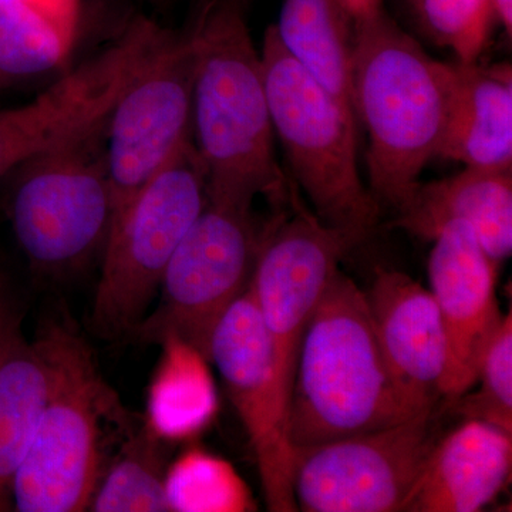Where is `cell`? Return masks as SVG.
Returning a JSON list of instances; mask_svg holds the SVG:
<instances>
[{
	"label": "cell",
	"mask_w": 512,
	"mask_h": 512,
	"mask_svg": "<svg viewBox=\"0 0 512 512\" xmlns=\"http://www.w3.org/2000/svg\"><path fill=\"white\" fill-rule=\"evenodd\" d=\"M450 92L451 64L386 10L356 20L350 99L369 138V190L380 205L396 210L437 157Z\"/></svg>",
	"instance_id": "cell-2"
},
{
	"label": "cell",
	"mask_w": 512,
	"mask_h": 512,
	"mask_svg": "<svg viewBox=\"0 0 512 512\" xmlns=\"http://www.w3.org/2000/svg\"><path fill=\"white\" fill-rule=\"evenodd\" d=\"M25 312L0 281V511L12 507V481L49 397V373Z\"/></svg>",
	"instance_id": "cell-17"
},
{
	"label": "cell",
	"mask_w": 512,
	"mask_h": 512,
	"mask_svg": "<svg viewBox=\"0 0 512 512\" xmlns=\"http://www.w3.org/2000/svg\"><path fill=\"white\" fill-rule=\"evenodd\" d=\"M168 507L175 512H247L256 510L247 483L228 461L191 448L165 474Z\"/></svg>",
	"instance_id": "cell-22"
},
{
	"label": "cell",
	"mask_w": 512,
	"mask_h": 512,
	"mask_svg": "<svg viewBox=\"0 0 512 512\" xmlns=\"http://www.w3.org/2000/svg\"><path fill=\"white\" fill-rule=\"evenodd\" d=\"M208 200L207 173L190 141L113 217L90 326L100 339L131 336L165 269Z\"/></svg>",
	"instance_id": "cell-7"
},
{
	"label": "cell",
	"mask_w": 512,
	"mask_h": 512,
	"mask_svg": "<svg viewBox=\"0 0 512 512\" xmlns=\"http://www.w3.org/2000/svg\"><path fill=\"white\" fill-rule=\"evenodd\" d=\"M511 467V434L467 419L436 441L404 512L484 510L510 481Z\"/></svg>",
	"instance_id": "cell-15"
},
{
	"label": "cell",
	"mask_w": 512,
	"mask_h": 512,
	"mask_svg": "<svg viewBox=\"0 0 512 512\" xmlns=\"http://www.w3.org/2000/svg\"><path fill=\"white\" fill-rule=\"evenodd\" d=\"M366 293L384 359L414 413L439 407L447 339L433 295L412 276L379 268Z\"/></svg>",
	"instance_id": "cell-13"
},
{
	"label": "cell",
	"mask_w": 512,
	"mask_h": 512,
	"mask_svg": "<svg viewBox=\"0 0 512 512\" xmlns=\"http://www.w3.org/2000/svg\"><path fill=\"white\" fill-rule=\"evenodd\" d=\"M187 29L194 47L192 144L207 173L208 198L247 207L258 197L288 202L295 184L276 160L248 0H197Z\"/></svg>",
	"instance_id": "cell-1"
},
{
	"label": "cell",
	"mask_w": 512,
	"mask_h": 512,
	"mask_svg": "<svg viewBox=\"0 0 512 512\" xmlns=\"http://www.w3.org/2000/svg\"><path fill=\"white\" fill-rule=\"evenodd\" d=\"M109 114L5 175L9 224L37 272L66 274L103 251L114 211Z\"/></svg>",
	"instance_id": "cell-6"
},
{
	"label": "cell",
	"mask_w": 512,
	"mask_h": 512,
	"mask_svg": "<svg viewBox=\"0 0 512 512\" xmlns=\"http://www.w3.org/2000/svg\"><path fill=\"white\" fill-rule=\"evenodd\" d=\"M450 64V101L437 157L464 167L512 170L511 64Z\"/></svg>",
	"instance_id": "cell-16"
},
{
	"label": "cell",
	"mask_w": 512,
	"mask_h": 512,
	"mask_svg": "<svg viewBox=\"0 0 512 512\" xmlns=\"http://www.w3.org/2000/svg\"><path fill=\"white\" fill-rule=\"evenodd\" d=\"M210 362L220 370L244 424L261 477L266 507L298 510L293 497V448L288 406L279 393L271 346L251 285L229 306L212 332Z\"/></svg>",
	"instance_id": "cell-11"
},
{
	"label": "cell",
	"mask_w": 512,
	"mask_h": 512,
	"mask_svg": "<svg viewBox=\"0 0 512 512\" xmlns=\"http://www.w3.org/2000/svg\"><path fill=\"white\" fill-rule=\"evenodd\" d=\"M63 121L59 107L47 97L0 110V177L59 140Z\"/></svg>",
	"instance_id": "cell-25"
},
{
	"label": "cell",
	"mask_w": 512,
	"mask_h": 512,
	"mask_svg": "<svg viewBox=\"0 0 512 512\" xmlns=\"http://www.w3.org/2000/svg\"><path fill=\"white\" fill-rule=\"evenodd\" d=\"M353 20L367 18L384 9V0H342Z\"/></svg>",
	"instance_id": "cell-27"
},
{
	"label": "cell",
	"mask_w": 512,
	"mask_h": 512,
	"mask_svg": "<svg viewBox=\"0 0 512 512\" xmlns=\"http://www.w3.org/2000/svg\"><path fill=\"white\" fill-rule=\"evenodd\" d=\"M274 28L286 52L353 114L355 20L342 0H282Z\"/></svg>",
	"instance_id": "cell-18"
},
{
	"label": "cell",
	"mask_w": 512,
	"mask_h": 512,
	"mask_svg": "<svg viewBox=\"0 0 512 512\" xmlns=\"http://www.w3.org/2000/svg\"><path fill=\"white\" fill-rule=\"evenodd\" d=\"M43 13L57 25L73 33H79L82 23L84 0H13Z\"/></svg>",
	"instance_id": "cell-26"
},
{
	"label": "cell",
	"mask_w": 512,
	"mask_h": 512,
	"mask_svg": "<svg viewBox=\"0 0 512 512\" xmlns=\"http://www.w3.org/2000/svg\"><path fill=\"white\" fill-rule=\"evenodd\" d=\"M49 373V397L12 481L20 512L89 510L103 473V427L120 414L92 346L70 323L52 320L35 339Z\"/></svg>",
	"instance_id": "cell-4"
},
{
	"label": "cell",
	"mask_w": 512,
	"mask_h": 512,
	"mask_svg": "<svg viewBox=\"0 0 512 512\" xmlns=\"http://www.w3.org/2000/svg\"><path fill=\"white\" fill-rule=\"evenodd\" d=\"M192 84L190 33L168 30L107 119L113 217L191 140Z\"/></svg>",
	"instance_id": "cell-10"
},
{
	"label": "cell",
	"mask_w": 512,
	"mask_h": 512,
	"mask_svg": "<svg viewBox=\"0 0 512 512\" xmlns=\"http://www.w3.org/2000/svg\"><path fill=\"white\" fill-rule=\"evenodd\" d=\"M146 421L131 433L101 476L89 505L94 512H168L165 447Z\"/></svg>",
	"instance_id": "cell-20"
},
{
	"label": "cell",
	"mask_w": 512,
	"mask_h": 512,
	"mask_svg": "<svg viewBox=\"0 0 512 512\" xmlns=\"http://www.w3.org/2000/svg\"><path fill=\"white\" fill-rule=\"evenodd\" d=\"M261 57L272 127L292 183L323 224L366 239L380 204L360 177L355 116L286 52L274 25Z\"/></svg>",
	"instance_id": "cell-5"
},
{
	"label": "cell",
	"mask_w": 512,
	"mask_h": 512,
	"mask_svg": "<svg viewBox=\"0 0 512 512\" xmlns=\"http://www.w3.org/2000/svg\"><path fill=\"white\" fill-rule=\"evenodd\" d=\"M76 37L29 6L0 0V90L62 67Z\"/></svg>",
	"instance_id": "cell-21"
},
{
	"label": "cell",
	"mask_w": 512,
	"mask_h": 512,
	"mask_svg": "<svg viewBox=\"0 0 512 512\" xmlns=\"http://www.w3.org/2000/svg\"><path fill=\"white\" fill-rule=\"evenodd\" d=\"M261 237L252 207L208 198L168 262L156 308L131 336L156 345L175 336L210 360L212 332L248 288Z\"/></svg>",
	"instance_id": "cell-8"
},
{
	"label": "cell",
	"mask_w": 512,
	"mask_h": 512,
	"mask_svg": "<svg viewBox=\"0 0 512 512\" xmlns=\"http://www.w3.org/2000/svg\"><path fill=\"white\" fill-rule=\"evenodd\" d=\"M160 346L163 353L148 390L146 423L164 441L194 439L218 412L210 360L175 336Z\"/></svg>",
	"instance_id": "cell-19"
},
{
	"label": "cell",
	"mask_w": 512,
	"mask_h": 512,
	"mask_svg": "<svg viewBox=\"0 0 512 512\" xmlns=\"http://www.w3.org/2000/svg\"><path fill=\"white\" fill-rule=\"evenodd\" d=\"M491 9L497 25L504 29L505 35L512 36V0H490Z\"/></svg>",
	"instance_id": "cell-28"
},
{
	"label": "cell",
	"mask_w": 512,
	"mask_h": 512,
	"mask_svg": "<svg viewBox=\"0 0 512 512\" xmlns=\"http://www.w3.org/2000/svg\"><path fill=\"white\" fill-rule=\"evenodd\" d=\"M477 383L480 389L451 404L466 419L485 421L512 436V315H504L488 343Z\"/></svg>",
	"instance_id": "cell-24"
},
{
	"label": "cell",
	"mask_w": 512,
	"mask_h": 512,
	"mask_svg": "<svg viewBox=\"0 0 512 512\" xmlns=\"http://www.w3.org/2000/svg\"><path fill=\"white\" fill-rule=\"evenodd\" d=\"M414 33L453 53L456 62L476 63L490 43L497 20L490 0H399Z\"/></svg>",
	"instance_id": "cell-23"
},
{
	"label": "cell",
	"mask_w": 512,
	"mask_h": 512,
	"mask_svg": "<svg viewBox=\"0 0 512 512\" xmlns=\"http://www.w3.org/2000/svg\"><path fill=\"white\" fill-rule=\"evenodd\" d=\"M147 2L154 3V5H165V3L173 2V0H147Z\"/></svg>",
	"instance_id": "cell-29"
},
{
	"label": "cell",
	"mask_w": 512,
	"mask_h": 512,
	"mask_svg": "<svg viewBox=\"0 0 512 512\" xmlns=\"http://www.w3.org/2000/svg\"><path fill=\"white\" fill-rule=\"evenodd\" d=\"M450 222H463L497 264L512 252V170L464 167L420 183L396 208L392 227L433 241Z\"/></svg>",
	"instance_id": "cell-14"
},
{
	"label": "cell",
	"mask_w": 512,
	"mask_h": 512,
	"mask_svg": "<svg viewBox=\"0 0 512 512\" xmlns=\"http://www.w3.org/2000/svg\"><path fill=\"white\" fill-rule=\"evenodd\" d=\"M437 416L434 407L384 429L295 448L298 510L404 511L436 444Z\"/></svg>",
	"instance_id": "cell-9"
},
{
	"label": "cell",
	"mask_w": 512,
	"mask_h": 512,
	"mask_svg": "<svg viewBox=\"0 0 512 512\" xmlns=\"http://www.w3.org/2000/svg\"><path fill=\"white\" fill-rule=\"evenodd\" d=\"M498 265L463 222H450L433 239L427 271L446 330L440 399L448 407L476 386L485 350L503 319L497 301Z\"/></svg>",
	"instance_id": "cell-12"
},
{
	"label": "cell",
	"mask_w": 512,
	"mask_h": 512,
	"mask_svg": "<svg viewBox=\"0 0 512 512\" xmlns=\"http://www.w3.org/2000/svg\"><path fill=\"white\" fill-rule=\"evenodd\" d=\"M413 416L384 359L366 293L336 272L299 352L288 410L293 448L369 433Z\"/></svg>",
	"instance_id": "cell-3"
}]
</instances>
